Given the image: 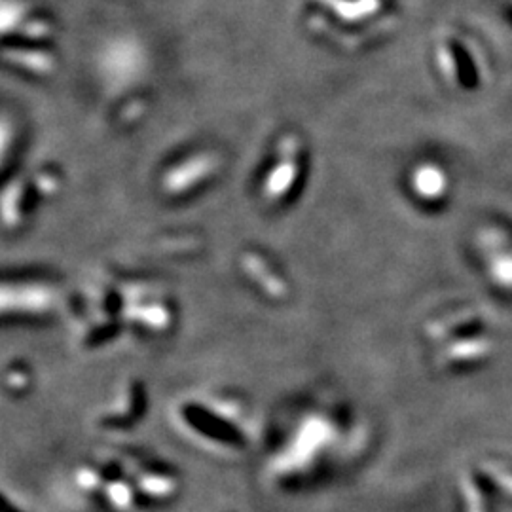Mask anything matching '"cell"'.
Masks as SVG:
<instances>
[{"mask_svg":"<svg viewBox=\"0 0 512 512\" xmlns=\"http://www.w3.org/2000/svg\"><path fill=\"white\" fill-rule=\"evenodd\" d=\"M412 186L420 198L439 200L440 196L446 192L448 183H446V175L437 165H421L420 169L414 173Z\"/></svg>","mask_w":512,"mask_h":512,"instance_id":"cell-4","label":"cell"},{"mask_svg":"<svg viewBox=\"0 0 512 512\" xmlns=\"http://www.w3.org/2000/svg\"><path fill=\"white\" fill-rule=\"evenodd\" d=\"M177 418L188 435L205 444L236 446L241 440L234 418L215 401L186 399L177 408Z\"/></svg>","mask_w":512,"mask_h":512,"instance_id":"cell-2","label":"cell"},{"mask_svg":"<svg viewBox=\"0 0 512 512\" xmlns=\"http://www.w3.org/2000/svg\"><path fill=\"white\" fill-rule=\"evenodd\" d=\"M437 61H439L440 73L444 74V78L448 82H456L458 78V61L452 54L448 44H439L437 48Z\"/></svg>","mask_w":512,"mask_h":512,"instance_id":"cell-7","label":"cell"},{"mask_svg":"<svg viewBox=\"0 0 512 512\" xmlns=\"http://www.w3.org/2000/svg\"><path fill=\"white\" fill-rule=\"evenodd\" d=\"M120 406L124 408L109 410L103 416L101 425H105L107 429H129L131 425L139 423L147 410V391L141 385H135L133 389H129L128 397H122Z\"/></svg>","mask_w":512,"mask_h":512,"instance_id":"cell-3","label":"cell"},{"mask_svg":"<svg viewBox=\"0 0 512 512\" xmlns=\"http://www.w3.org/2000/svg\"><path fill=\"white\" fill-rule=\"evenodd\" d=\"M0 512H25L18 503L4 492H0Z\"/></svg>","mask_w":512,"mask_h":512,"instance_id":"cell-8","label":"cell"},{"mask_svg":"<svg viewBox=\"0 0 512 512\" xmlns=\"http://www.w3.org/2000/svg\"><path fill=\"white\" fill-rule=\"evenodd\" d=\"M76 486L107 511L152 512L175 499L179 478L150 459L110 454L84 463Z\"/></svg>","mask_w":512,"mask_h":512,"instance_id":"cell-1","label":"cell"},{"mask_svg":"<svg viewBox=\"0 0 512 512\" xmlns=\"http://www.w3.org/2000/svg\"><path fill=\"white\" fill-rule=\"evenodd\" d=\"M492 256L490 272L503 287H512V253H503L501 249L494 253H486Z\"/></svg>","mask_w":512,"mask_h":512,"instance_id":"cell-6","label":"cell"},{"mask_svg":"<svg viewBox=\"0 0 512 512\" xmlns=\"http://www.w3.org/2000/svg\"><path fill=\"white\" fill-rule=\"evenodd\" d=\"M346 21H361L382 8V0H319Z\"/></svg>","mask_w":512,"mask_h":512,"instance_id":"cell-5","label":"cell"}]
</instances>
